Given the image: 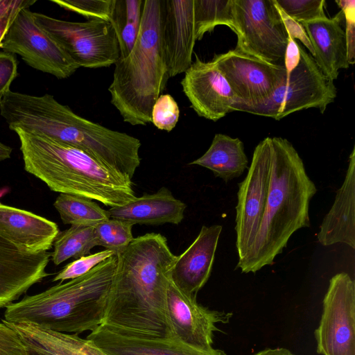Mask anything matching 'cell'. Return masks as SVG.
<instances>
[{"mask_svg": "<svg viewBox=\"0 0 355 355\" xmlns=\"http://www.w3.org/2000/svg\"><path fill=\"white\" fill-rule=\"evenodd\" d=\"M248 164L243 142L221 133L215 135L209 149L201 157L189 163L208 168L225 182L241 176Z\"/></svg>", "mask_w": 355, "mask_h": 355, "instance_id": "603a6c76", "label": "cell"}, {"mask_svg": "<svg viewBox=\"0 0 355 355\" xmlns=\"http://www.w3.org/2000/svg\"><path fill=\"white\" fill-rule=\"evenodd\" d=\"M186 207L184 202L162 187L154 193H144L122 206L110 207L107 211L111 218L122 220L133 225H178L184 218Z\"/></svg>", "mask_w": 355, "mask_h": 355, "instance_id": "7402d4cb", "label": "cell"}, {"mask_svg": "<svg viewBox=\"0 0 355 355\" xmlns=\"http://www.w3.org/2000/svg\"><path fill=\"white\" fill-rule=\"evenodd\" d=\"M343 12L332 18H324L300 24L313 49V59L323 74L331 80L338 78L339 71L349 67Z\"/></svg>", "mask_w": 355, "mask_h": 355, "instance_id": "ffe728a7", "label": "cell"}, {"mask_svg": "<svg viewBox=\"0 0 355 355\" xmlns=\"http://www.w3.org/2000/svg\"><path fill=\"white\" fill-rule=\"evenodd\" d=\"M236 49L266 62L284 65L288 33L275 0H233Z\"/></svg>", "mask_w": 355, "mask_h": 355, "instance_id": "52a82bcc", "label": "cell"}, {"mask_svg": "<svg viewBox=\"0 0 355 355\" xmlns=\"http://www.w3.org/2000/svg\"><path fill=\"white\" fill-rule=\"evenodd\" d=\"M0 355H28L19 335L3 320L0 322Z\"/></svg>", "mask_w": 355, "mask_h": 355, "instance_id": "8d00e7d4", "label": "cell"}, {"mask_svg": "<svg viewBox=\"0 0 355 355\" xmlns=\"http://www.w3.org/2000/svg\"><path fill=\"white\" fill-rule=\"evenodd\" d=\"M228 83L236 103L257 106L266 103L288 78L284 65L273 64L236 49L211 60Z\"/></svg>", "mask_w": 355, "mask_h": 355, "instance_id": "8fae6325", "label": "cell"}, {"mask_svg": "<svg viewBox=\"0 0 355 355\" xmlns=\"http://www.w3.org/2000/svg\"><path fill=\"white\" fill-rule=\"evenodd\" d=\"M116 261L112 256L80 277L24 296L6 307L3 320L67 334L93 331L103 324Z\"/></svg>", "mask_w": 355, "mask_h": 355, "instance_id": "277c9868", "label": "cell"}, {"mask_svg": "<svg viewBox=\"0 0 355 355\" xmlns=\"http://www.w3.org/2000/svg\"><path fill=\"white\" fill-rule=\"evenodd\" d=\"M60 8L89 20H110L115 0H51Z\"/></svg>", "mask_w": 355, "mask_h": 355, "instance_id": "f546056e", "label": "cell"}, {"mask_svg": "<svg viewBox=\"0 0 355 355\" xmlns=\"http://www.w3.org/2000/svg\"><path fill=\"white\" fill-rule=\"evenodd\" d=\"M33 17L79 67H110L120 57L116 36L109 21H69L39 12H33Z\"/></svg>", "mask_w": 355, "mask_h": 355, "instance_id": "ba28073f", "label": "cell"}, {"mask_svg": "<svg viewBox=\"0 0 355 355\" xmlns=\"http://www.w3.org/2000/svg\"><path fill=\"white\" fill-rule=\"evenodd\" d=\"M116 266L103 322L126 336L174 339L166 311V293L177 256L166 238L147 233L116 255Z\"/></svg>", "mask_w": 355, "mask_h": 355, "instance_id": "6da1fadb", "label": "cell"}, {"mask_svg": "<svg viewBox=\"0 0 355 355\" xmlns=\"http://www.w3.org/2000/svg\"><path fill=\"white\" fill-rule=\"evenodd\" d=\"M324 246L337 243L355 248V148L349 155L345 180L337 191L332 207L324 217L318 233Z\"/></svg>", "mask_w": 355, "mask_h": 355, "instance_id": "44dd1931", "label": "cell"}, {"mask_svg": "<svg viewBox=\"0 0 355 355\" xmlns=\"http://www.w3.org/2000/svg\"><path fill=\"white\" fill-rule=\"evenodd\" d=\"M221 231L220 225H203L193 242L177 256L170 277L186 295L196 296L208 281Z\"/></svg>", "mask_w": 355, "mask_h": 355, "instance_id": "e0dca14e", "label": "cell"}, {"mask_svg": "<svg viewBox=\"0 0 355 355\" xmlns=\"http://www.w3.org/2000/svg\"><path fill=\"white\" fill-rule=\"evenodd\" d=\"M253 355H295L291 351L283 347L267 348L261 350Z\"/></svg>", "mask_w": 355, "mask_h": 355, "instance_id": "60d3db41", "label": "cell"}, {"mask_svg": "<svg viewBox=\"0 0 355 355\" xmlns=\"http://www.w3.org/2000/svg\"><path fill=\"white\" fill-rule=\"evenodd\" d=\"M336 2L344 16L347 59L349 65L353 64L355 61V1L340 0Z\"/></svg>", "mask_w": 355, "mask_h": 355, "instance_id": "836d02e7", "label": "cell"}, {"mask_svg": "<svg viewBox=\"0 0 355 355\" xmlns=\"http://www.w3.org/2000/svg\"><path fill=\"white\" fill-rule=\"evenodd\" d=\"M161 0H144L139 35L131 52L114 64L108 87L123 121L151 123L153 105L168 77L160 37Z\"/></svg>", "mask_w": 355, "mask_h": 355, "instance_id": "5b68a950", "label": "cell"}, {"mask_svg": "<svg viewBox=\"0 0 355 355\" xmlns=\"http://www.w3.org/2000/svg\"><path fill=\"white\" fill-rule=\"evenodd\" d=\"M0 49L17 54L30 67L59 79L71 76L79 66L40 25L28 8L17 14Z\"/></svg>", "mask_w": 355, "mask_h": 355, "instance_id": "9c48e42d", "label": "cell"}, {"mask_svg": "<svg viewBox=\"0 0 355 355\" xmlns=\"http://www.w3.org/2000/svg\"><path fill=\"white\" fill-rule=\"evenodd\" d=\"M20 141L25 170L55 192L122 206L137 196L132 179L83 150L50 138L13 130Z\"/></svg>", "mask_w": 355, "mask_h": 355, "instance_id": "3957f363", "label": "cell"}, {"mask_svg": "<svg viewBox=\"0 0 355 355\" xmlns=\"http://www.w3.org/2000/svg\"><path fill=\"white\" fill-rule=\"evenodd\" d=\"M27 324L32 331L58 355H106L92 340L82 338L78 334L58 332Z\"/></svg>", "mask_w": 355, "mask_h": 355, "instance_id": "83f0119b", "label": "cell"}, {"mask_svg": "<svg viewBox=\"0 0 355 355\" xmlns=\"http://www.w3.org/2000/svg\"><path fill=\"white\" fill-rule=\"evenodd\" d=\"M160 37L168 77L184 73L196 42L193 0H161Z\"/></svg>", "mask_w": 355, "mask_h": 355, "instance_id": "5bb4252c", "label": "cell"}, {"mask_svg": "<svg viewBox=\"0 0 355 355\" xmlns=\"http://www.w3.org/2000/svg\"><path fill=\"white\" fill-rule=\"evenodd\" d=\"M59 233L56 223L28 211L0 203V236L28 253L47 251Z\"/></svg>", "mask_w": 355, "mask_h": 355, "instance_id": "ac0fdd59", "label": "cell"}, {"mask_svg": "<svg viewBox=\"0 0 355 355\" xmlns=\"http://www.w3.org/2000/svg\"><path fill=\"white\" fill-rule=\"evenodd\" d=\"M270 150L268 137L255 147L246 177L239 184L236 207V246L241 262L259 230L268 192Z\"/></svg>", "mask_w": 355, "mask_h": 355, "instance_id": "7c38bea8", "label": "cell"}, {"mask_svg": "<svg viewBox=\"0 0 355 355\" xmlns=\"http://www.w3.org/2000/svg\"><path fill=\"white\" fill-rule=\"evenodd\" d=\"M321 355H355V284L346 272L329 280L314 332Z\"/></svg>", "mask_w": 355, "mask_h": 355, "instance_id": "30bf717a", "label": "cell"}, {"mask_svg": "<svg viewBox=\"0 0 355 355\" xmlns=\"http://www.w3.org/2000/svg\"><path fill=\"white\" fill-rule=\"evenodd\" d=\"M166 311L174 337L182 343L204 351L213 348L218 324L228 323L232 313L211 310L198 303L196 296L182 292L169 279L166 293Z\"/></svg>", "mask_w": 355, "mask_h": 355, "instance_id": "4fadbf2b", "label": "cell"}, {"mask_svg": "<svg viewBox=\"0 0 355 355\" xmlns=\"http://www.w3.org/2000/svg\"><path fill=\"white\" fill-rule=\"evenodd\" d=\"M180 117L177 102L170 94H161L155 102L151 112V123L159 130L171 131Z\"/></svg>", "mask_w": 355, "mask_h": 355, "instance_id": "1f68e13d", "label": "cell"}, {"mask_svg": "<svg viewBox=\"0 0 355 355\" xmlns=\"http://www.w3.org/2000/svg\"><path fill=\"white\" fill-rule=\"evenodd\" d=\"M35 0H0V46L19 12L30 8Z\"/></svg>", "mask_w": 355, "mask_h": 355, "instance_id": "e575fe53", "label": "cell"}, {"mask_svg": "<svg viewBox=\"0 0 355 355\" xmlns=\"http://www.w3.org/2000/svg\"><path fill=\"white\" fill-rule=\"evenodd\" d=\"M12 148L0 141V162L10 157Z\"/></svg>", "mask_w": 355, "mask_h": 355, "instance_id": "b9f144b4", "label": "cell"}, {"mask_svg": "<svg viewBox=\"0 0 355 355\" xmlns=\"http://www.w3.org/2000/svg\"><path fill=\"white\" fill-rule=\"evenodd\" d=\"M6 323L19 335L28 355H58L32 331L27 323Z\"/></svg>", "mask_w": 355, "mask_h": 355, "instance_id": "d590c367", "label": "cell"}, {"mask_svg": "<svg viewBox=\"0 0 355 355\" xmlns=\"http://www.w3.org/2000/svg\"><path fill=\"white\" fill-rule=\"evenodd\" d=\"M276 3V2H275ZM278 12L282 17L288 34L293 39H298L310 51L311 55L313 57L314 51L311 41L302 26L296 21L288 16L276 3Z\"/></svg>", "mask_w": 355, "mask_h": 355, "instance_id": "f35d334b", "label": "cell"}, {"mask_svg": "<svg viewBox=\"0 0 355 355\" xmlns=\"http://www.w3.org/2000/svg\"><path fill=\"white\" fill-rule=\"evenodd\" d=\"M131 223L110 218L94 227L97 245L113 251L116 255L124 250L134 239Z\"/></svg>", "mask_w": 355, "mask_h": 355, "instance_id": "f1b7e54d", "label": "cell"}, {"mask_svg": "<svg viewBox=\"0 0 355 355\" xmlns=\"http://www.w3.org/2000/svg\"><path fill=\"white\" fill-rule=\"evenodd\" d=\"M63 223L95 227L110 218L107 210L87 198L60 193L53 204Z\"/></svg>", "mask_w": 355, "mask_h": 355, "instance_id": "484cf974", "label": "cell"}, {"mask_svg": "<svg viewBox=\"0 0 355 355\" xmlns=\"http://www.w3.org/2000/svg\"><path fill=\"white\" fill-rule=\"evenodd\" d=\"M300 59V45L288 34V44L284 61L288 76H289L291 71L298 64Z\"/></svg>", "mask_w": 355, "mask_h": 355, "instance_id": "ab89813d", "label": "cell"}, {"mask_svg": "<svg viewBox=\"0 0 355 355\" xmlns=\"http://www.w3.org/2000/svg\"><path fill=\"white\" fill-rule=\"evenodd\" d=\"M3 96V94H0V105H1V100H2Z\"/></svg>", "mask_w": 355, "mask_h": 355, "instance_id": "7bdbcfd3", "label": "cell"}, {"mask_svg": "<svg viewBox=\"0 0 355 355\" xmlns=\"http://www.w3.org/2000/svg\"><path fill=\"white\" fill-rule=\"evenodd\" d=\"M270 168L268 192L254 242L236 268L256 272L272 265L299 229L310 226L309 202L317 191L302 159L287 139L268 137Z\"/></svg>", "mask_w": 355, "mask_h": 355, "instance_id": "7a4b0ae2", "label": "cell"}, {"mask_svg": "<svg viewBox=\"0 0 355 355\" xmlns=\"http://www.w3.org/2000/svg\"><path fill=\"white\" fill-rule=\"evenodd\" d=\"M298 64L266 103L252 107L234 103L231 111L245 112L275 120L312 107L324 113L336 97V87L334 81L323 74L313 58L301 46Z\"/></svg>", "mask_w": 355, "mask_h": 355, "instance_id": "8992f818", "label": "cell"}, {"mask_svg": "<svg viewBox=\"0 0 355 355\" xmlns=\"http://www.w3.org/2000/svg\"><path fill=\"white\" fill-rule=\"evenodd\" d=\"M87 338L106 355H227L223 350L204 351L176 338H143L114 332L101 324Z\"/></svg>", "mask_w": 355, "mask_h": 355, "instance_id": "d6986e66", "label": "cell"}, {"mask_svg": "<svg viewBox=\"0 0 355 355\" xmlns=\"http://www.w3.org/2000/svg\"><path fill=\"white\" fill-rule=\"evenodd\" d=\"M51 254L28 253L0 236V308L6 307L33 285L49 275Z\"/></svg>", "mask_w": 355, "mask_h": 355, "instance_id": "2e32d148", "label": "cell"}, {"mask_svg": "<svg viewBox=\"0 0 355 355\" xmlns=\"http://www.w3.org/2000/svg\"><path fill=\"white\" fill-rule=\"evenodd\" d=\"M142 0H115L110 22L119 44L120 57L131 52L140 31Z\"/></svg>", "mask_w": 355, "mask_h": 355, "instance_id": "cb8c5ba5", "label": "cell"}, {"mask_svg": "<svg viewBox=\"0 0 355 355\" xmlns=\"http://www.w3.org/2000/svg\"><path fill=\"white\" fill-rule=\"evenodd\" d=\"M196 41L218 25H225L234 33L233 0H193Z\"/></svg>", "mask_w": 355, "mask_h": 355, "instance_id": "4316f807", "label": "cell"}, {"mask_svg": "<svg viewBox=\"0 0 355 355\" xmlns=\"http://www.w3.org/2000/svg\"><path fill=\"white\" fill-rule=\"evenodd\" d=\"M183 92L198 116L216 121L232 112L236 98L228 83L212 61L197 55L181 80Z\"/></svg>", "mask_w": 355, "mask_h": 355, "instance_id": "9a60e30c", "label": "cell"}, {"mask_svg": "<svg viewBox=\"0 0 355 355\" xmlns=\"http://www.w3.org/2000/svg\"><path fill=\"white\" fill-rule=\"evenodd\" d=\"M279 7L297 22L324 19V0H275Z\"/></svg>", "mask_w": 355, "mask_h": 355, "instance_id": "4dcf8cb0", "label": "cell"}, {"mask_svg": "<svg viewBox=\"0 0 355 355\" xmlns=\"http://www.w3.org/2000/svg\"><path fill=\"white\" fill-rule=\"evenodd\" d=\"M51 259L58 266L69 259H79L90 254L91 250L97 245L94 227L72 225L62 232H59L53 244Z\"/></svg>", "mask_w": 355, "mask_h": 355, "instance_id": "d4e9b609", "label": "cell"}, {"mask_svg": "<svg viewBox=\"0 0 355 355\" xmlns=\"http://www.w3.org/2000/svg\"><path fill=\"white\" fill-rule=\"evenodd\" d=\"M116 254L113 251L105 249L103 251L75 259L65 266L53 278V282H62L80 277L87 273L102 261Z\"/></svg>", "mask_w": 355, "mask_h": 355, "instance_id": "d6a6232c", "label": "cell"}, {"mask_svg": "<svg viewBox=\"0 0 355 355\" xmlns=\"http://www.w3.org/2000/svg\"><path fill=\"white\" fill-rule=\"evenodd\" d=\"M17 76V62L13 54L0 51V94L10 89L12 81Z\"/></svg>", "mask_w": 355, "mask_h": 355, "instance_id": "74e56055", "label": "cell"}]
</instances>
